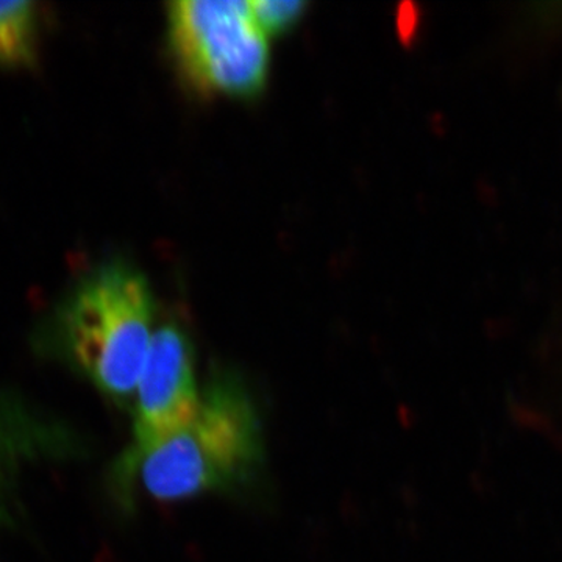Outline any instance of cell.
<instances>
[{"label": "cell", "instance_id": "obj_2", "mask_svg": "<svg viewBox=\"0 0 562 562\" xmlns=\"http://www.w3.org/2000/svg\"><path fill=\"white\" fill-rule=\"evenodd\" d=\"M149 281L125 262L90 273L58 313L66 358L114 401L136 392L155 331Z\"/></svg>", "mask_w": 562, "mask_h": 562}, {"label": "cell", "instance_id": "obj_1", "mask_svg": "<svg viewBox=\"0 0 562 562\" xmlns=\"http://www.w3.org/2000/svg\"><path fill=\"white\" fill-rule=\"evenodd\" d=\"M262 460L257 406L238 375H214L194 419L140 454L127 482L139 479L155 501L180 502L247 482Z\"/></svg>", "mask_w": 562, "mask_h": 562}, {"label": "cell", "instance_id": "obj_3", "mask_svg": "<svg viewBox=\"0 0 562 562\" xmlns=\"http://www.w3.org/2000/svg\"><path fill=\"white\" fill-rule=\"evenodd\" d=\"M168 27L177 63L199 91L251 98L265 88L268 36L255 20L250 2H172Z\"/></svg>", "mask_w": 562, "mask_h": 562}, {"label": "cell", "instance_id": "obj_5", "mask_svg": "<svg viewBox=\"0 0 562 562\" xmlns=\"http://www.w3.org/2000/svg\"><path fill=\"white\" fill-rule=\"evenodd\" d=\"M35 11L31 2H0V63H22L32 54Z\"/></svg>", "mask_w": 562, "mask_h": 562}, {"label": "cell", "instance_id": "obj_6", "mask_svg": "<svg viewBox=\"0 0 562 562\" xmlns=\"http://www.w3.org/2000/svg\"><path fill=\"white\" fill-rule=\"evenodd\" d=\"M250 3L255 20L268 38L291 31L302 20L308 7L302 0H257Z\"/></svg>", "mask_w": 562, "mask_h": 562}, {"label": "cell", "instance_id": "obj_4", "mask_svg": "<svg viewBox=\"0 0 562 562\" xmlns=\"http://www.w3.org/2000/svg\"><path fill=\"white\" fill-rule=\"evenodd\" d=\"M201 401L191 338L180 325L165 324L155 330L136 386L133 441L120 462V475L131 471L140 454L155 443L187 427Z\"/></svg>", "mask_w": 562, "mask_h": 562}]
</instances>
